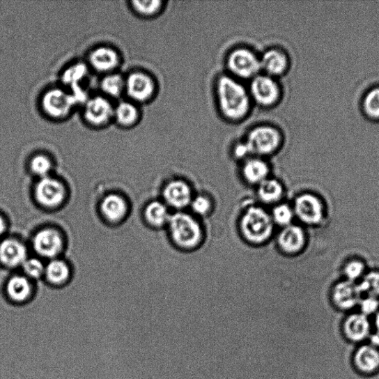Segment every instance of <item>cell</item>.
I'll return each instance as SVG.
<instances>
[{
	"label": "cell",
	"mask_w": 379,
	"mask_h": 379,
	"mask_svg": "<svg viewBox=\"0 0 379 379\" xmlns=\"http://www.w3.org/2000/svg\"><path fill=\"white\" fill-rule=\"evenodd\" d=\"M263 68L269 75H281L288 67V59L283 53L271 50L266 52L260 61Z\"/></svg>",
	"instance_id": "cell-21"
},
{
	"label": "cell",
	"mask_w": 379,
	"mask_h": 379,
	"mask_svg": "<svg viewBox=\"0 0 379 379\" xmlns=\"http://www.w3.org/2000/svg\"><path fill=\"white\" fill-rule=\"evenodd\" d=\"M293 218V212L287 205L277 206L272 211V220L281 226L287 227Z\"/></svg>",
	"instance_id": "cell-33"
},
{
	"label": "cell",
	"mask_w": 379,
	"mask_h": 379,
	"mask_svg": "<svg viewBox=\"0 0 379 379\" xmlns=\"http://www.w3.org/2000/svg\"><path fill=\"white\" fill-rule=\"evenodd\" d=\"M145 216L148 222L154 227L162 226L170 219L167 208L157 201H153L147 206Z\"/></svg>",
	"instance_id": "cell-24"
},
{
	"label": "cell",
	"mask_w": 379,
	"mask_h": 379,
	"mask_svg": "<svg viewBox=\"0 0 379 379\" xmlns=\"http://www.w3.org/2000/svg\"><path fill=\"white\" fill-rule=\"evenodd\" d=\"M26 260V248L17 240L8 239L0 243V262L5 266L15 268Z\"/></svg>",
	"instance_id": "cell-17"
},
{
	"label": "cell",
	"mask_w": 379,
	"mask_h": 379,
	"mask_svg": "<svg viewBox=\"0 0 379 379\" xmlns=\"http://www.w3.org/2000/svg\"><path fill=\"white\" fill-rule=\"evenodd\" d=\"M30 166L33 173L42 178L47 176L52 167L50 160L43 155L35 156L31 160Z\"/></svg>",
	"instance_id": "cell-32"
},
{
	"label": "cell",
	"mask_w": 379,
	"mask_h": 379,
	"mask_svg": "<svg viewBox=\"0 0 379 379\" xmlns=\"http://www.w3.org/2000/svg\"><path fill=\"white\" fill-rule=\"evenodd\" d=\"M251 89L252 96L261 105H272L279 97V91L277 83L270 77H256L252 82Z\"/></svg>",
	"instance_id": "cell-15"
},
{
	"label": "cell",
	"mask_w": 379,
	"mask_h": 379,
	"mask_svg": "<svg viewBox=\"0 0 379 379\" xmlns=\"http://www.w3.org/2000/svg\"><path fill=\"white\" fill-rule=\"evenodd\" d=\"M125 88L130 98L138 102H145L152 96L154 85L150 77L136 72L128 77Z\"/></svg>",
	"instance_id": "cell-12"
},
{
	"label": "cell",
	"mask_w": 379,
	"mask_h": 379,
	"mask_svg": "<svg viewBox=\"0 0 379 379\" xmlns=\"http://www.w3.org/2000/svg\"><path fill=\"white\" fill-rule=\"evenodd\" d=\"M24 271L32 278H38L45 272V267L40 260L37 258L27 259L23 264Z\"/></svg>",
	"instance_id": "cell-35"
},
{
	"label": "cell",
	"mask_w": 379,
	"mask_h": 379,
	"mask_svg": "<svg viewBox=\"0 0 379 379\" xmlns=\"http://www.w3.org/2000/svg\"><path fill=\"white\" fill-rule=\"evenodd\" d=\"M101 87L106 94L113 98H117L120 96L125 87V82L121 75H111L102 79Z\"/></svg>",
	"instance_id": "cell-30"
},
{
	"label": "cell",
	"mask_w": 379,
	"mask_h": 379,
	"mask_svg": "<svg viewBox=\"0 0 379 379\" xmlns=\"http://www.w3.org/2000/svg\"><path fill=\"white\" fill-rule=\"evenodd\" d=\"M353 364L362 374L376 373L379 371V349L370 343L360 346L353 355Z\"/></svg>",
	"instance_id": "cell-11"
},
{
	"label": "cell",
	"mask_w": 379,
	"mask_h": 379,
	"mask_svg": "<svg viewBox=\"0 0 379 379\" xmlns=\"http://www.w3.org/2000/svg\"><path fill=\"white\" fill-rule=\"evenodd\" d=\"M361 314L369 316L376 313L379 307V302L376 297L366 296V298L361 300L359 303Z\"/></svg>",
	"instance_id": "cell-37"
},
{
	"label": "cell",
	"mask_w": 379,
	"mask_h": 379,
	"mask_svg": "<svg viewBox=\"0 0 379 379\" xmlns=\"http://www.w3.org/2000/svg\"><path fill=\"white\" fill-rule=\"evenodd\" d=\"M76 103L72 94H69L59 88L47 91L42 100L44 111L55 118L66 116Z\"/></svg>",
	"instance_id": "cell-5"
},
{
	"label": "cell",
	"mask_w": 379,
	"mask_h": 379,
	"mask_svg": "<svg viewBox=\"0 0 379 379\" xmlns=\"http://www.w3.org/2000/svg\"><path fill=\"white\" fill-rule=\"evenodd\" d=\"M193 210L199 215H206L211 208L210 201L204 196H199L192 201Z\"/></svg>",
	"instance_id": "cell-38"
},
{
	"label": "cell",
	"mask_w": 379,
	"mask_h": 379,
	"mask_svg": "<svg viewBox=\"0 0 379 379\" xmlns=\"http://www.w3.org/2000/svg\"><path fill=\"white\" fill-rule=\"evenodd\" d=\"M364 265L359 260H353L345 268V274L348 281L353 282L359 279L364 274Z\"/></svg>",
	"instance_id": "cell-36"
},
{
	"label": "cell",
	"mask_w": 379,
	"mask_h": 379,
	"mask_svg": "<svg viewBox=\"0 0 379 379\" xmlns=\"http://www.w3.org/2000/svg\"><path fill=\"white\" fill-rule=\"evenodd\" d=\"M269 173L268 164L263 160L253 159L247 161L243 168V175L248 183L260 184Z\"/></svg>",
	"instance_id": "cell-22"
},
{
	"label": "cell",
	"mask_w": 379,
	"mask_h": 379,
	"mask_svg": "<svg viewBox=\"0 0 379 379\" xmlns=\"http://www.w3.org/2000/svg\"><path fill=\"white\" fill-rule=\"evenodd\" d=\"M87 71L85 64H75L65 70L62 77L63 82L64 84L72 87L73 90L79 88V82L86 76Z\"/></svg>",
	"instance_id": "cell-29"
},
{
	"label": "cell",
	"mask_w": 379,
	"mask_h": 379,
	"mask_svg": "<svg viewBox=\"0 0 379 379\" xmlns=\"http://www.w3.org/2000/svg\"><path fill=\"white\" fill-rule=\"evenodd\" d=\"M114 113L110 102L102 97L91 99L86 105V118L94 125H102L108 123Z\"/></svg>",
	"instance_id": "cell-16"
},
{
	"label": "cell",
	"mask_w": 379,
	"mask_h": 379,
	"mask_svg": "<svg viewBox=\"0 0 379 379\" xmlns=\"http://www.w3.org/2000/svg\"><path fill=\"white\" fill-rule=\"evenodd\" d=\"M218 98L222 113L233 120L244 116L249 107L245 88L234 79L222 77L218 82Z\"/></svg>",
	"instance_id": "cell-1"
},
{
	"label": "cell",
	"mask_w": 379,
	"mask_h": 379,
	"mask_svg": "<svg viewBox=\"0 0 379 379\" xmlns=\"http://www.w3.org/2000/svg\"><path fill=\"white\" fill-rule=\"evenodd\" d=\"M163 197L174 208H183L192 201L191 187L181 180H174L164 187Z\"/></svg>",
	"instance_id": "cell-13"
},
{
	"label": "cell",
	"mask_w": 379,
	"mask_h": 379,
	"mask_svg": "<svg viewBox=\"0 0 379 379\" xmlns=\"http://www.w3.org/2000/svg\"><path fill=\"white\" fill-rule=\"evenodd\" d=\"M114 114L117 122L123 126L133 125L138 118L136 107L133 104L126 102L118 105Z\"/></svg>",
	"instance_id": "cell-28"
},
{
	"label": "cell",
	"mask_w": 379,
	"mask_h": 379,
	"mask_svg": "<svg viewBox=\"0 0 379 379\" xmlns=\"http://www.w3.org/2000/svg\"><path fill=\"white\" fill-rule=\"evenodd\" d=\"M9 297L17 302L26 301L31 293V286L29 280L23 277H12L7 284Z\"/></svg>",
	"instance_id": "cell-23"
},
{
	"label": "cell",
	"mask_w": 379,
	"mask_h": 379,
	"mask_svg": "<svg viewBox=\"0 0 379 379\" xmlns=\"http://www.w3.org/2000/svg\"><path fill=\"white\" fill-rule=\"evenodd\" d=\"M361 295L378 298L379 296V272H370L357 284Z\"/></svg>",
	"instance_id": "cell-31"
},
{
	"label": "cell",
	"mask_w": 379,
	"mask_h": 379,
	"mask_svg": "<svg viewBox=\"0 0 379 379\" xmlns=\"http://www.w3.org/2000/svg\"><path fill=\"white\" fill-rule=\"evenodd\" d=\"M362 108L367 117L379 121V86L366 92L362 100Z\"/></svg>",
	"instance_id": "cell-26"
},
{
	"label": "cell",
	"mask_w": 379,
	"mask_h": 379,
	"mask_svg": "<svg viewBox=\"0 0 379 379\" xmlns=\"http://www.w3.org/2000/svg\"><path fill=\"white\" fill-rule=\"evenodd\" d=\"M133 7L140 15L150 16L156 13L161 7L160 1H134Z\"/></svg>",
	"instance_id": "cell-34"
},
{
	"label": "cell",
	"mask_w": 379,
	"mask_h": 379,
	"mask_svg": "<svg viewBox=\"0 0 379 379\" xmlns=\"http://www.w3.org/2000/svg\"><path fill=\"white\" fill-rule=\"evenodd\" d=\"M369 338L371 341L370 345L376 348H378L379 347V334L377 333L376 332V333L375 334H371Z\"/></svg>",
	"instance_id": "cell-40"
},
{
	"label": "cell",
	"mask_w": 379,
	"mask_h": 379,
	"mask_svg": "<svg viewBox=\"0 0 379 379\" xmlns=\"http://www.w3.org/2000/svg\"><path fill=\"white\" fill-rule=\"evenodd\" d=\"M258 196L265 203H274L279 200L283 194V187L275 180H265L259 184Z\"/></svg>",
	"instance_id": "cell-25"
},
{
	"label": "cell",
	"mask_w": 379,
	"mask_h": 379,
	"mask_svg": "<svg viewBox=\"0 0 379 379\" xmlns=\"http://www.w3.org/2000/svg\"><path fill=\"white\" fill-rule=\"evenodd\" d=\"M6 224L4 219L0 216V236H1L6 231Z\"/></svg>",
	"instance_id": "cell-41"
},
{
	"label": "cell",
	"mask_w": 379,
	"mask_h": 379,
	"mask_svg": "<svg viewBox=\"0 0 379 379\" xmlns=\"http://www.w3.org/2000/svg\"><path fill=\"white\" fill-rule=\"evenodd\" d=\"M240 228L245 238L253 244H262L270 237L274 230L272 219L263 208L252 207L242 216Z\"/></svg>",
	"instance_id": "cell-2"
},
{
	"label": "cell",
	"mask_w": 379,
	"mask_h": 379,
	"mask_svg": "<svg viewBox=\"0 0 379 379\" xmlns=\"http://www.w3.org/2000/svg\"><path fill=\"white\" fill-rule=\"evenodd\" d=\"M343 333L353 342H362L372 334V326L369 318L362 314H351L343 323Z\"/></svg>",
	"instance_id": "cell-10"
},
{
	"label": "cell",
	"mask_w": 379,
	"mask_h": 379,
	"mask_svg": "<svg viewBox=\"0 0 379 379\" xmlns=\"http://www.w3.org/2000/svg\"><path fill=\"white\" fill-rule=\"evenodd\" d=\"M280 135L277 130L268 126L258 127L249 134L246 145L250 153L269 154L280 144Z\"/></svg>",
	"instance_id": "cell-4"
},
{
	"label": "cell",
	"mask_w": 379,
	"mask_h": 379,
	"mask_svg": "<svg viewBox=\"0 0 379 379\" xmlns=\"http://www.w3.org/2000/svg\"><path fill=\"white\" fill-rule=\"evenodd\" d=\"M295 212L301 221L308 224H318L324 217L321 201L312 194H303L296 199Z\"/></svg>",
	"instance_id": "cell-8"
},
{
	"label": "cell",
	"mask_w": 379,
	"mask_h": 379,
	"mask_svg": "<svg viewBox=\"0 0 379 379\" xmlns=\"http://www.w3.org/2000/svg\"><path fill=\"white\" fill-rule=\"evenodd\" d=\"M375 325L377 330V333L379 334V312L376 315Z\"/></svg>",
	"instance_id": "cell-42"
},
{
	"label": "cell",
	"mask_w": 379,
	"mask_h": 379,
	"mask_svg": "<svg viewBox=\"0 0 379 379\" xmlns=\"http://www.w3.org/2000/svg\"><path fill=\"white\" fill-rule=\"evenodd\" d=\"M47 279L53 284L64 283L69 277L68 266L61 260H54L45 270Z\"/></svg>",
	"instance_id": "cell-27"
},
{
	"label": "cell",
	"mask_w": 379,
	"mask_h": 379,
	"mask_svg": "<svg viewBox=\"0 0 379 379\" xmlns=\"http://www.w3.org/2000/svg\"><path fill=\"white\" fill-rule=\"evenodd\" d=\"M248 153H250V150H249L246 144H242L236 147L235 149V155L239 157H243L247 154Z\"/></svg>",
	"instance_id": "cell-39"
},
{
	"label": "cell",
	"mask_w": 379,
	"mask_h": 379,
	"mask_svg": "<svg viewBox=\"0 0 379 379\" xmlns=\"http://www.w3.org/2000/svg\"><path fill=\"white\" fill-rule=\"evenodd\" d=\"M116 52L109 47H100L90 55V63L94 69L100 72L113 70L118 64Z\"/></svg>",
	"instance_id": "cell-19"
},
{
	"label": "cell",
	"mask_w": 379,
	"mask_h": 379,
	"mask_svg": "<svg viewBox=\"0 0 379 379\" xmlns=\"http://www.w3.org/2000/svg\"><path fill=\"white\" fill-rule=\"evenodd\" d=\"M229 67L231 72L241 78L255 76L261 68L260 61L252 52L237 49L229 58Z\"/></svg>",
	"instance_id": "cell-7"
},
{
	"label": "cell",
	"mask_w": 379,
	"mask_h": 379,
	"mask_svg": "<svg viewBox=\"0 0 379 379\" xmlns=\"http://www.w3.org/2000/svg\"><path fill=\"white\" fill-rule=\"evenodd\" d=\"M278 242L283 252L291 254L298 253L305 244V235L300 227L290 224L279 233Z\"/></svg>",
	"instance_id": "cell-18"
},
{
	"label": "cell",
	"mask_w": 379,
	"mask_h": 379,
	"mask_svg": "<svg viewBox=\"0 0 379 379\" xmlns=\"http://www.w3.org/2000/svg\"><path fill=\"white\" fill-rule=\"evenodd\" d=\"M38 203L46 208H56L64 200L65 191L63 185L49 176L42 178L35 188Z\"/></svg>",
	"instance_id": "cell-6"
},
{
	"label": "cell",
	"mask_w": 379,
	"mask_h": 379,
	"mask_svg": "<svg viewBox=\"0 0 379 379\" xmlns=\"http://www.w3.org/2000/svg\"><path fill=\"white\" fill-rule=\"evenodd\" d=\"M172 240L176 245L190 250L195 248L203 238L199 224L191 215L177 212L169 220Z\"/></svg>",
	"instance_id": "cell-3"
},
{
	"label": "cell",
	"mask_w": 379,
	"mask_h": 379,
	"mask_svg": "<svg viewBox=\"0 0 379 379\" xmlns=\"http://www.w3.org/2000/svg\"><path fill=\"white\" fill-rule=\"evenodd\" d=\"M361 296L357 284L350 281L337 284L333 291L334 302L341 310H350L359 304Z\"/></svg>",
	"instance_id": "cell-14"
},
{
	"label": "cell",
	"mask_w": 379,
	"mask_h": 379,
	"mask_svg": "<svg viewBox=\"0 0 379 379\" xmlns=\"http://www.w3.org/2000/svg\"><path fill=\"white\" fill-rule=\"evenodd\" d=\"M103 215L110 221H120L127 210L125 201L120 196L111 194L106 196L101 204Z\"/></svg>",
	"instance_id": "cell-20"
},
{
	"label": "cell",
	"mask_w": 379,
	"mask_h": 379,
	"mask_svg": "<svg viewBox=\"0 0 379 379\" xmlns=\"http://www.w3.org/2000/svg\"><path fill=\"white\" fill-rule=\"evenodd\" d=\"M33 245L35 251L40 256L53 258L63 250V242L61 233L49 229L36 234Z\"/></svg>",
	"instance_id": "cell-9"
}]
</instances>
